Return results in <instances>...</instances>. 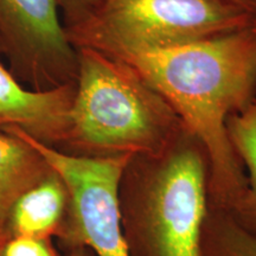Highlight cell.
Here are the masks:
<instances>
[{
	"mask_svg": "<svg viewBox=\"0 0 256 256\" xmlns=\"http://www.w3.org/2000/svg\"><path fill=\"white\" fill-rule=\"evenodd\" d=\"M133 66L171 104L206 146L209 204L230 211L247 188L226 120L256 100V30L252 26L120 60Z\"/></svg>",
	"mask_w": 256,
	"mask_h": 256,
	"instance_id": "cell-1",
	"label": "cell"
},
{
	"mask_svg": "<svg viewBox=\"0 0 256 256\" xmlns=\"http://www.w3.org/2000/svg\"><path fill=\"white\" fill-rule=\"evenodd\" d=\"M206 146L182 128L156 156H133L119 184L128 256H200L209 210Z\"/></svg>",
	"mask_w": 256,
	"mask_h": 256,
	"instance_id": "cell-2",
	"label": "cell"
},
{
	"mask_svg": "<svg viewBox=\"0 0 256 256\" xmlns=\"http://www.w3.org/2000/svg\"><path fill=\"white\" fill-rule=\"evenodd\" d=\"M76 50V94L56 150L101 159L164 151L184 127L164 96L124 60Z\"/></svg>",
	"mask_w": 256,
	"mask_h": 256,
	"instance_id": "cell-3",
	"label": "cell"
},
{
	"mask_svg": "<svg viewBox=\"0 0 256 256\" xmlns=\"http://www.w3.org/2000/svg\"><path fill=\"white\" fill-rule=\"evenodd\" d=\"M254 20L224 0H104L87 18L64 28L75 49L124 60L226 36Z\"/></svg>",
	"mask_w": 256,
	"mask_h": 256,
	"instance_id": "cell-4",
	"label": "cell"
},
{
	"mask_svg": "<svg viewBox=\"0 0 256 256\" xmlns=\"http://www.w3.org/2000/svg\"><path fill=\"white\" fill-rule=\"evenodd\" d=\"M2 130L26 140L66 182L70 212L66 232L58 240L60 246L66 252L87 248L94 256H128L121 226L119 184L130 156L101 159L66 154L16 126Z\"/></svg>",
	"mask_w": 256,
	"mask_h": 256,
	"instance_id": "cell-5",
	"label": "cell"
},
{
	"mask_svg": "<svg viewBox=\"0 0 256 256\" xmlns=\"http://www.w3.org/2000/svg\"><path fill=\"white\" fill-rule=\"evenodd\" d=\"M0 44L10 72L32 90L76 82L78 50L55 0H0Z\"/></svg>",
	"mask_w": 256,
	"mask_h": 256,
	"instance_id": "cell-6",
	"label": "cell"
},
{
	"mask_svg": "<svg viewBox=\"0 0 256 256\" xmlns=\"http://www.w3.org/2000/svg\"><path fill=\"white\" fill-rule=\"evenodd\" d=\"M75 94L76 82L32 90L0 60V130L16 126L37 142L57 148L68 130Z\"/></svg>",
	"mask_w": 256,
	"mask_h": 256,
	"instance_id": "cell-7",
	"label": "cell"
},
{
	"mask_svg": "<svg viewBox=\"0 0 256 256\" xmlns=\"http://www.w3.org/2000/svg\"><path fill=\"white\" fill-rule=\"evenodd\" d=\"M70 212V194L54 170L46 179L24 192L10 210L5 226L11 236L60 240Z\"/></svg>",
	"mask_w": 256,
	"mask_h": 256,
	"instance_id": "cell-8",
	"label": "cell"
},
{
	"mask_svg": "<svg viewBox=\"0 0 256 256\" xmlns=\"http://www.w3.org/2000/svg\"><path fill=\"white\" fill-rule=\"evenodd\" d=\"M52 171L44 156L26 140L0 130V220L5 223L18 198Z\"/></svg>",
	"mask_w": 256,
	"mask_h": 256,
	"instance_id": "cell-9",
	"label": "cell"
},
{
	"mask_svg": "<svg viewBox=\"0 0 256 256\" xmlns=\"http://www.w3.org/2000/svg\"><path fill=\"white\" fill-rule=\"evenodd\" d=\"M226 132L247 177L246 191L228 212L240 226L256 234V100L240 113L230 115Z\"/></svg>",
	"mask_w": 256,
	"mask_h": 256,
	"instance_id": "cell-10",
	"label": "cell"
},
{
	"mask_svg": "<svg viewBox=\"0 0 256 256\" xmlns=\"http://www.w3.org/2000/svg\"><path fill=\"white\" fill-rule=\"evenodd\" d=\"M200 256H256V234L240 226L228 211L209 206Z\"/></svg>",
	"mask_w": 256,
	"mask_h": 256,
	"instance_id": "cell-11",
	"label": "cell"
},
{
	"mask_svg": "<svg viewBox=\"0 0 256 256\" xmlns=\"http://www.w3.org/2000/svg\"><path fill=\"white\" fill-rule=\"evenodd\" d=\"M2 256H66L58 252L52 240L11 236L5 242Z\"/></svg>",
	"mask_w": 256,
	"mask_h": 256,
	"instance_id": "cell-12",
	"label": "cell"
},
{
	"mask_svg": "<svg viewBox=\"0 0 256 256\" xmlns=\"http://www.w3.org/2000/svg\"><path fill=\"white\" fill-rule=\"evenodd\" d=\"M64 28L72 26L86 19L104 0H55Z\"/></svg>",
	"mask_w": 256,
	"mask_h": 256,
	"instance_id": "cell-13",
	"label": "cell"
},
{
	"mask_svg": "<svg viewBox=\"0 0 256 256\" xmlns=\"http://www.w3.org/2000/svg\"><path fill=\"white\" fill-rule=\"evenodd\" d=\"M229 4L235 5L236 8L248 12L252 17L256 19V0H224Z\"/></svg>",
	"mask_w": 256,
	"mask_h": 256,
	"instance_id": "cell-14",
	"label": "cell"
},
{
	"mask_svg": "<svg viewBox=\"0 0 256 256\" xmlns=\"http://www.w3.org/2000/svg\"><path fill=\"white\" fill-rule=\"evenodd\" d=\"M10 238V234L6 229V226L4 222L0 220V256H2V249H4L5 242L8 241V238Z\"/></svg>",
	"mask_w": 256,
	"mask_h": 256,
	"instance_id": "cell-15",
	"label": "cell"
},
{
	"mask_svg": "<svg viewBox=\"0 0 256 256\" xmlns=\"http://www.w3.org/2000/svg\"><path fill=\"white\" fill-rule=\"evenodd\" d=\"M66 256H94L87 248H75L66 252Z\"/></svg>",
	"mask_w": 256,
	"mask_h": 256,
	"instance_id": "cell-16",
	"label": "cell"
},
{
	"mask_svg": "<svg viewBox=\"0 0 256 256\" xmlns=\"http://www.w3.org/2000/svg\"><path fill=\"white\" fill-rule=\"evenodd\" d=\"M0 57H2V44H0Z\"/></svg>",
	"mask_w": 256,
	"mask_h": 256,
	"instance_id": "cell-17",
	"label": "cell"
},
{
	"mask_svg": "<svg viewBox=\"0 0 256 256\" xmlns=\"http://www.w3.org/2000/svg\"><path fill=\"white\" fill-rule=\"evenodd\" d=\"M252 28H254L255 30H256V19L254 20V24H252Z\"/></svg>",
	"mask_w": 256,
	"mask_h": 256,
	"instance_id": "cell-18",
	"label": "cell"
}]
</instances>
